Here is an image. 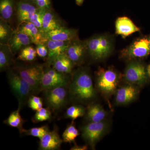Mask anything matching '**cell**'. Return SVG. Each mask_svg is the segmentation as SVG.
Listing matches in <instances>:
<instances>
[{
    "instance_id": "f546056e",
    "label": "cell",
    "mask_w": 150,
    "mask_h": 150,
    "mask_svg": "<svg viewBox=\"0 0 150 150\" xmlns=\"http://www.w3.org/2000/svg\"><path fill=\"white\" fill-rule=\"evenodd\" d=\"M85 112V109L83 106L79 105H75L70 106L67 109L66 117L74 121L77 118L82 117Z\"/></svg>"
},
{
    "instance_id": "5b68a950",
    "label": "cell",
    "mask_w": 150,
    "mask_h": 150,
    "mask_svg": "<svg viewBox=\"0 0 150 150\" xmlns=\"http://www.w3.org/2000/svg\"><path fill=\"white\" fill-rule=\"evenodd\" d=\"M150 55V34L138 38L120 52L122 59L128 61L140 60Z\"/></svg>"
},
{
    "instance_id": "d590c367",
    "label": "cell",
    "mask_w": 150,
    "mask_h": 150,
    "mask_svg": "<svg viewBox=\"0 0 150 150\" xmlns=\"http://www.w3.org/2000/svg\"><path fill=\"white\" fill-rule=\"evenodd\" d=\"M88 148L86 145H78L75 144L74 146L72 147L70 150H87Z\"/></svg>"
},
{
    "instance_id": "1f68e13d",
    "label": "cell",
    "mask_w": 150,
    "mask_h": 150,
    "mask_svg": "<svg viewBox=\"0 0 150 150\" xmlns=\"http://www.w3.org/2000/svg\"><path fill=\"white\" fill-rule=\"evenodd\" d=\"M28 104L33 110L37 111L43 108V100L41 98L33 95L29 98Z\"/></svg>"
},
{
    "instance_id": "9c48e42d",
    "label": "cell",
    "mask_w": 150,
    "mask_h": 150,
    "mask_svg": "<svg viewBox=\"0 0 150 150\" xmlns=\"http://www.w3.org/2000/svg\"><path fill=\"white\" fill-rule=\"evenodd\" d=\"M108 126L104 121L88 123L82 128V137L91 147H94L107 132Z\"/></svg>"
},
{
    "instance_id": "9a60e30c",
    "label": "cell",
    "mask_w": 150,
    "mask_h": 150,
    "mask_svg": "<svg viewBox=\"0 0 150 150\" xmlns=\"http://www.w3.org/2000/svg\"><path fill=\"white\" fill-rule=\"evenodd\" d=\"M63 142L58 129L55 127L52 131H49L40 139L38 148L41 150H58L61 147Z\"/></svg>"
},
{
    "instance_id": "8fae6325",
    "label": "cell",
    "mask_w": 150,
    "mask_h": 150,
    "mask_svg": "<svg viewBox=\"0 0 150 150\" xmlns=\"http://www.w3.org/2000/svg\"><path fill=\"white\" fill-rule=\"evenodd\" d=\"M87 53L85 41L80 40L79 38L70 42L66 54L75 65H79L83 63Z\"/></svg>"
},
{
    "instance_id": "e0dca14e",
    "label": "cell",
    "mask_w": 150,
    "mask_h": 150,
    "mask_svg": "<svg viewBox=\"0 0 150 150\" xmlns=\"http://www.w3.org/2000/svg\"><path fill=\"white\" fill-rule=\"evenodd\" d=\"M115 33L126 38L135 32L140 31L139 28L126 16L118 17L115 22Z\"/></svg>"
},
{
    "instance_id": "ba28073f",
    "label": "cell",
    "mask_w": 150,
    "mask_h": 150,
    "mask_svg": "<svg viewBox=\"0 0 150 150\" xmlns=\"http://www.w3.org/2000/svg\"><path fill=\"white\" fill-rule=\"evenodd\" d=\"M67 74L59 72L51 67H46L41 81V91L69 85L71 80Z\"/></svg>"
},
{
    "instance_id": "836d02e7",
    "label": "cell",
    "mask_w": 150,
    "mask_h": 150,
    "mask_svg": "<svg viewBox=\"0 0 150 150\" xmlns=\"http://www.w3.org/2000/svg\"><path fill=\"white\" fill-rule=\"evenodd\" d=\"M33 1L40 10L46 12L51 10V0H33Z\"/></svg>"
},
{
    "instance_id": "6da1fadb",
    "label": "cell",
    "mask_w": 150,
    "mask_h": 150,
    "mask_svg": "<svg viewBox=\"0 0 150 150\" xmlns=\"http://www.w3.org/2000/svg\"><path fill=\"white\" fill-rule=\"evenodd\" d=\"M69 86V98L75 102L88 103L96 97V91L91 76L85 67H81L75 71Z\"/></svg>"
},
{
    "instance_id": "d4e9b609",
    "label": "cell",
    "mask_w": 150,
    "mask_h": 150,
    "mask_svg": "<svg viewBox=\"0 0 150 150\" xmlns=\"http://www.w3.org/2000/svg\"><path fill=\"white\" fill-rule=\"evenodd\" d=\"M14 30L3 19H0V44H7Z\"/></svg>"
},
{
    "instance_id": "4fadbf2b",
    "label": "cell",
    "mask_w": 150,
    "mask_h": 150,
    "mask_svg": "<svg viewBox=\"0 0 150 150\" xmlns=\"http://www.w3.org/2000/svg\"><path fill=\"white\" fill-rule=\"evenodd\" d=\"M17 29L29 36L32 43L35 45L46 43L48 40L43 32L31 22L25 21L20 23Z\"/></svg>"
},
{
    "instance_id": "d6986e66",
    "label": "cell",
    "mask_w": 150,
    "mask_h": 150,
    "mask_svg": "<svg viewBox=\"0 0 150 150\" xmlns=\"http://www.w3.org/2000/svg\"><path fill=\"white\" fill-rule=\"evenodd\" d=\"M38 9L36 6L25 1L20 2L18 4L16 16L19 23L22 22L29 21Z\"/></svg>"
},
{
    "instance_id": "44dd1931",
    "label": "cell",
    "mask_w": 150,
    "mask_h": 150,
    "mask_svg": "<svg viewBox=\"0 0 150 150\" xmlns=\"http://www.w3.org/2000/svg\"><path fill=\"white\" fill-rule=\"evenodd\" d=\"M62 22L55 14L50 10L46 11L43 16L42 31L46 33L54 30L63 27Z\"/></svg>"
},
{
    "instance_id": "277c9868",
    "label": "cell",
    "mask_w": 150,
    "mask_h": 150,
    "mask_svg": "<svg viewBox=\"0 0 150 150\" xmlns=\"http://www.w3.org/2000/svg\"><path fill=\"white\" fill-rule=\"evenodd\" d=\"M7 78L9 85L21 109L28 104V99L34 95L32 88L14 69L8 70Z\"/></svg>"
},
{
    "instance_id": "3957f363",
    "label": "cell",
    "mask_w": 150,
    "mask_h": 150,
    "mask_svg": "<svg viewBox=\"0 0 150 150\" xmlns=\"http://www.w3.org/2000/svg\"><path fill=\"white\" fill-rule=\"evenodd\" d=\"M120 74L112 68H99L96 72V87L103 95L109 97L115 94L120 81Z\"/></svg>"
},
{
    "instance_id": "cb8c5ba5",
    "label": "cell",
    "mask_w": 150,
    "mask_h": 150,
    "mask_svg": "<svg viewBox=\"0 0 150 150\" xmlns=\"http://www.w3.org/2000/svg\"><path fill=\"white\" fill-rule=\"evenodd\" d=\"M21 110L18 108L17 110L13 111L7 119L4 121V123L8 126L18 129L19 132L23 129V126L25 122L20 113Z\"/></svg>"
},
{
    "instance_id": "8d00e7d4",
    "label": "cell",
    "mask_w": 150,
    "mask_h": 150,
    "mask_svg": "<svg viewBox=\"0 0 150 150\" xmlns=\"http://www.w3.org/2000/svg\"><path fill=\"white\" fill-rule=\"evenodd\" d=\"M83 1L84 0H76V1L78 5L80 6L82 4Z\"/></svg>"
},
{
    "instance_id": "d6a6232c",
    "label": "cell",
    "mask_w": 150,
    "mask_h": 150,
    "mask_svg": "<svg viewBox=\"0 0 150 150\" xmlns=\"http://www.w3.org/2000/svg\"><path fill=\"white\" fill-rule=\"evenodd\" d=\"M45 12H46L38 9V10L33 14L29 21L32 23L41 31L42 29L43 16Z\"/></svg>"
},
{
    "instance_id": "7c38bea8",
    "label": "cell",
    "mask_w": 150,
    "mask_h": 150,
    "mask_svg": "<svg viewBox=\"0 0 150 150\" xmlns=\"http://www.w3.org/2000/svg\"><path fill=\"white\" fill-rule=\"evenodd\" d=\"M139 93L138 86L127 83L117 89L115 93V103L118 105H126L134 101Z\"/></svg>"
},
{
    "instance_id": "52a82bcc",
    "label": "cell",
    "mask_w": 150,
    "mask_h": 150,
    "mask_svg": "<svg viewBox=\"0 0 150 150\" xmlns=\"http://www.w3.org/2000/svg\"><path fill=\"white\" fill-rule=\"evenodd\" d=\"M15 70L31 87L34 95L41 91V84L44 68L39 65L18 66Z\"/></svg>"
},
{
    "instance_id": "8992f818",
    "label": "cell",
    "mask_w": 150,
    "mask_h": 150,
    "mask_svg": "<svg viewBox=\"0 0 150 150\" xmlns=\"http://www.w3.org/2000/svg\"><path fill=\"white\" fill-rule=\"evenodd\" d=\"M123 79L127 83L143 86L147 83L149 79L147 67L140 60H132L124 70Z\"/></svg>"
},
{
    "instance_id": "83f0119b",
    "label": "cell",
    "mask_w": 150,
    "mask_h": 150,
    "mask_svg": "<svg viewBox=\"0 0 150 150\" xmlns=\"http://www.w3.org/2000/svg\"><path fill=\"white\" fill-rule=\"evenodd\" d=\"M79 135V132L73 123L68 125L62 134L63 142L67 143L74 142L76 138Z\"/></svg>"
},
{
    "instance_id": "f1b7e54d",
    "label": "cell",
    "mask_w": 150,
    "mask_h": 150,
    "mask_svg": "<svg viewBox=\"0 0 150 150\" xmlns=\"http://www.w3.org/2000/svg\"><path fill=\"white\" fill-rule=\"evenodd\" d=\"M37 55L35 48L30 45L20 51L17 59L23 62H32L35 60Z\"/></svg>"
},
{
    "instance_id": "2e32d148",
    "label": "cell",
    "mask_w": 150,
    "mask_h": 150,
    "mask_svg": "<svg viewBox=\"0 0 150 150\" xmlns=\"http://www.w3.org/2000/svg\"><path fill=\"white\" fill-rule=\"evenodd\" d=\"M45 36L48 40L55 41H71L79 38L77 30L64 26L47 33Z\"/></svg>"
},
{
    "instance_id": "ac0fdd59",
    "label": "cell",
    "mask_w": 150,
    "mask_h": 150,
    "mask_svg": "<svg viewBox=\"0 0 150 150\" xmlns=\"http://www.w3.org/2000/svg\"><path fill=\"white\" fill-rule=\"evenodd\" d=\"M32 43V40L29 36L17 28L14 31L7 44L14 55Z\"/></svg>"
},
{
    "instance_id": "30bf717a",
    "label": "cell",
    "mask_w": 150,
    "mask_h": 150,
    "mask_svg": "<svg viewBox=\"0 0 150 150\" xmlns=\"http://www.w3.org/2000/svg\"><path fill=\"white\" fill-rule=\"evenodd\" d=\"M66 87H60L43 91L45 103L48 108L56 111L64 106L68 98Z\"/></svg>"
},
{
    "instance_id": "ffe728a7",
    "label": "cell",
    "mask_w": 150,
    "mask_h": 150,
    "mask_svg": "<svg viewBox=\"0 0 150 150\" xmlns=\"http://www.w3.org/2000/svg\"><path fill=\"white\" fill-rule=\"evenodd\" d=\"M86 118L88 123L104 121L107 113L101 105L94 103L89 105L87 108Z\"/></svg>"
},
{
    "instance_id": "5bb4252c",
    "label": "cell",
    "mask_w": 150,
    "mask_h": 150,
    "mask_svg": "<svg viewBox=\"0 0 150 150\" xmlns=\"http://www.w3.org/2000/svg\"><path fill=\"white\" fill-rule=\"evenodd\" d=\"M71 41H55L48 40L46 44L48 48V54L46 61V67H51L55 59L66 53Z\"/></svg>"
},
{
    "instance_id": "74e56055",
    "label": "cell",
    "mask_w": 150,
    "mask_h": 150,
    "mask_svg": "<svg viewBox=\"0 0 150 150\" xmlns=\"http://www.w3.org/2000/svg\"><path fill=\"white\" fill-rule=\"evenodd\" d=\"M147 70L148 76L150 78V64L147 67Z\"/></svg>"
},
{
    "instance_id": "7a4b0ae2",
    "label": "cell",
    "mask_w": 150,
    "mask_h": 150,
    "mask_svg": "<svg viewBox=\"0 0 150 150\" xmlns=\"http://www.w3.org/2000/svg\"><path fill=\"white\" fill-rule=\"evenodd\" d=\"M85 42L87 54L92 59L96 61L107 58L114 48V38L109 34L94 35Z\"/></svg>"
},
{
    "instance_id": "484cf974",
    "label": "cell",
    "mask_w": 150,
    "mask_h": 150,
    "mask_svg": "<svg viewBox=\"0 0 150 150\" xmlns=\"http://www.w3.org/2000/svg\"><path fill=\"white\" fill-rule=\"evenodd\" d=\"M13 14V5L12 0H1V18L8 21L12 18Z\"/></svg>"
},
{
    "instance_id": "4dcf8cb0",
    "label": "cell",
    "mask_w": 150,
    "mask_h": 150,
    "mask_svg": "<svg viewBox=\"0 0 150 150\" xmlns=\"http://www.w3.org/2000/svg\"><path fill=\"white\" fill-rule=\"evenodd\" d=\"M51 116V109L48 107H43L36 111L32 121L34 123H39L49 120Z\"/></svg>"
},
{
    "instance_id": "e575fe53",
    "label": "cell",
    "mask_w": 150,
    "mask_h": 150,
    "mask_svg": "<svg viewBox=\"0 0 150 150\" xmlns=\"http://www.w3.org/2000/svg\"><path fill=\"white\" fill-rule=\"evenodd\" d=\"M36 46L35 50L38 56L41 58H47L48 56V51L46 43H40Z\"/></svg>"
},
{
    "instance_id": "4316f807",
    "label": "cell",
    "mask_w": 150,
    "mask_h": 150,
    "mask_svg": "<svg viewBox=\"0 0 150 150\" xmlns=\"http://www.w3.org/2000/svg\"><path fill=\"white\" fill-rule=\"evenodd\" d=\"M50 131L48 125H46L40 127H34L29 129H23L20 133L25 136H30L41 139Z\"/></svg>"
},
{
    "instance_id": "603a6c76",
    "label": "cell",
    "mask_w": 150,
    "mask_h": 150,
    "mask_svg": "<svg viewBox=\"0 0 150 150\" xmlns=\"http://www.w3.org/2000/svg\"><path fill=\"white\" fill-rule=\"evenodd\" d=\"M14 54L7 44H0V71L9 69L13 63Z\"/></svg>"
},
{
    "instance_id": "7402d4cb",
    "label": "cell",
    "mask_w": 150,
    "mask_h": 150,
    "mask_svg": "<svg viewBox=\"0 0 150 150\" xmlns=\"http://www.w3.org/2000/svg\"><path fill=\"white\" fill-rule=\"evenodd\" d=\"M52 66L56 71L68 74L71 73L75 64L66 53L58 56Z\"/></svg>"
}]
</instances>
